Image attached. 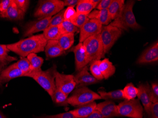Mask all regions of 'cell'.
<instances>
[{"label":"cell","instance_id":"obj_1","mask_svg":"<svg viewBox=\"0 0 158 118\" xmlns=\"http://www.w3.org/2000/svg\"><path fill=\"white\" fill-rule=\"evenodd\" d=\"M48 40L43 35H32L27 39L20 40L18 42L7 45L10 51L22 57L27 56L31 54H35L45 51Z\"/></svg>","mask_w":158,"mask_h":118},{"label":"cell","instance_id":"obj_2","mask_svg":"<svg viewBox=\"0 0 158 118\" xmlns=\"http://www.w3.org/2000/svg\"><path fill=\"white\" fill-rule=\"evenodd\" d=\"M135 1L130 0L125 3L123 10L119 16L111 22L110 25L121 30L128 31L129 28L140 29L141 26L137 22L133 12Z\"/></svg>","mask_w":158,"mask_h":118},{"label":"cell","instance_id":"obj_3","mask_svg":"<svg viewBox=\"0 0 158 118\" xmlns=\"http://www.w3.org/2000/svg\"><path fill=\"white\" fill-rule=\"evenodd\" d=\"M56 71V66L54 65L47 71L41 70L33 73L28 77L33 79L51 96L56 89L55 74Z\"/></svg>","mask_w":158,"mask_h":118},{"label":"cell","instance_id":"obj_4","mask_svg":"<svg viewBox=\"0 0 158 118\" xmlns=\"http://www.w3.org/2000/svg\"><path fill=\"white\" fill-rule=\"evenodd\" d=\"M64 3L60 0H45L39 1V5L35 12V17L38 19L48 17H52L53 15L64 9Z\"/></svg>","mask_w":158,"mask_h":118},{"label":"cell","instance_id":"obj_5","mask_svg":"<svg viewBox=\"0 0 158 118\" xmlns=\"http://www.w3.org/2000/svg\"><path fill=\"white\" fill-rule=\"evenodd\" d=\"M100 99L102 98L98 94L85 87L76 88L68 97V103L70 105L78 107Z\"/></svg>","mask_w":158,"mask_h":118},{"label":"cell","instance_id":"obj_6","mask_svg":"<svg viewBox=\"0 0 158 118\" xmlns=\"http://www.w3.org/2000/svg\"><path fill=\"white\" fill-rule=\"evenodd\" d=\"M89 63L104 57V47L100 34L89 37L83 43Z\"/></svg>","mask_w":158,"mask_h":118},{"label":"cell","instance_id":"obj_7","mask_svg":"<svg viewBox=\"0 0 158 118\" xmlns=\"http://www.w3.org/2000/svg\"><path fill=\"white\" fill-rule=\"evenodd\" d=\"M118 116L143 118V108L139 99L126 100L117 105Z\"/></svg>","mask_w":158,"mask_h":118},{"label":"cell","instance_id":"obj_8","mask_svg":"<svg viewBox=\"0 0 158 118\" xmlns=\"http://www.w3.org/2000/svg\"><path fill=\"white\" fill-rule=\"evenodd\" d=\"M123 31L111 25L103 26L100 33L105 54L108 53L118 39L121 36Z\"/></svg>","mask_w":158,"mask_h":118},{"label":"cell","instance_id":"obj_9","mask_svg":"<svg viewBox=\"0 0 158 118\" xmlns=\"http://www.w3.org/2000/svg\"><path fill=\"white\" fill-rule=\"evenodd\" d=\"M56 87L69 96L76 87L74 76L60 73L56 71L55 74Z\"/></svg>","mask_w":158,"mask_h":118},{"label":"cell","instance_id":"obj_10","mask_svg":"<svg viewBox=\"0 0 158 118\" xmlns=\"http://www.w3.org/2000/svg\"><path fill=\"white\" fill-rule=\"evenodd\" d=\"M103 26L95 19H89L83 26L80 28L79 43H83L89 37L99 34Z\"/></svg>","mask_w":158,"mask_h":118},{"label":"cell","instance_id":"obj_11","mask_svg":"<svg viewBox=\"0 0 158 118\" xmlns=\"http://www.w3.org/2000/svg\"><path fill=\"white\" fill-rule=\"evenodd\" d=\"M52 17L46 18L27 23L25 27L23 36H31L35 33L44 31L49 26L50 21Z\"/></svg>","mask_w":158,"mask_h":118},{"label":"cell","instance_id":"obj_12","mask_svg":"<svg viewBox=\"0 0 158 118\" xmlns=\"http://www.w3.org/2000/svg\"><path fill=\"white\" fill-rule=\"evenodd\" d=\"M74 79L76 83V88L96 84L99 81L89 72L87 66L80 71L74 76Z\"/></svg>","mask_w":158,"mask_h":118},{"label":"cell","instance_id":"obj_13","mask_svg":"<svg viewBox=\"0 0 158 118\" xmlns=\"http://www.w3.org/2000/svg\"><path fill=\"white\" fill-rule=\"evenodd\" d=\"M75 56V68L80 71L89 63L85 48L82 43H79L73 49Z\"/></svg>","mask_w":158,"mask_h":118},{"label":"cell","instance_id":"obj_14","mask_svg":"<svg viewBox=\"0 0 158 118\" xmlns=\"http://www.w3.org/2000/svg\"><path fill=\"white\" fill-rule=\"evenodd\" d=\"M158 61V42L156 41L150 47L145 50L136 61L139 64L151 63Z\"/></svg>","mask_w":158,"mask_h":118},{"label":"cell","instance_id":"obj_15","mask_svg":"<svg viewBox=\"0 0 158 118\" xmlns=\"http://www.w3.org/2000/svg\"><path fill=\"white\" fill-rule=\"evenodd\" d=\"M95 110L99 112L104 118H111L118 116L117 105L112 101L106 100L97 104Z\"/></svg>","mask_w":158,"mask_h":118},{"label":"cell","instance_id":"obj_16","mask_svg":"<svg viewBox=\"0 0 158 118\" xmlns=\"http://www.w3.org/2000/svg\"><path fill=\"white\" fill-rule=\"evenodd\" d=\"M138 96L139 101H141L143 106H144L145 111H147L152 104V102L151 87L148 83L141 84L138 88Z\"/></svg>","mask_w":158,"mask_h":118},{"label":"cell","instance_id":"obj_17","mask_svg":"<svg viewBox=\"0 0 158 118\" xmlns=\"http://www.w3.org/2000/svg\"><path fill=\"white\" fill-rule=\"evenodd\" d=\"M20 77H25V74L12 64L3 70L0 74V83L2 85L12 79Z\"/></svg>","mask_w":158,"mask_h":118},{"label":"cell","instance_id":"obj_18","mask_svg":"<svg viewBox=\"0 0 158 118\" xmlns=\"http://www.w3.org/2000/svg\"><path fill=\"white\" fill-rule=\"evenodd\" d=\"M97 104L95 101L78 106L76 109L70 111L76 118H83L91 114L95 110Z\"/></svg>","mask_w":158,"mask_h":118},{"label":"cell","instance_id":"obj_19","mask_svg":"<svg viewBox=\"0 0 158 118\" xmlns=\"http://www.w3.org/2000/svg\"><path fill=\"white\" fill-rule=\"evenodd\" d=\"M45 51L46 56L49 58L60 56L65 52L61 48L57 40H48Z\"/></svg>","mask_w":158,"mask_h":118},{"label":"cell","instance_id":"obj_20","mask_svg":"<svg viewBox=\"0 0 158 118\" xmlns=\"http://www.w3.org/2000/svg\"><path fill=\"white\" fill-rule=\"evenodd\" d=\"M88 18L89 19H96L102 26L109 25L112 21L107 9L102 10L95 9L89 14Z\"/></svg>","mask_w":158,"mask_h":118},{"label":"cell","instance_id":"obj_21","mask_svg":"<svg viewBox=\"0 0 158 118\" xmlns=\"http://www.w3.org/2000/svg\"><path fill=\"white\" fill-rule=\"evenodd\" d=\"M24 12L19 8L14 0H11L3 18L10 20H21L24 18Z\"/></svg>","mask_w":158,"mask_h":118},{"label":"cell","instance_id":"obj_22","mask_svg":"<svg viewBox=\"0 0 158 118\" xmlns=\"http://www.w3.org/2000/svg\"><path fill=\"white\" fill-rule=\"evenodd\" d=\"M99 68L104 79H107L114 74L116 72V68L109 59L99 60Z\"/></svg>","mask_w":158,"mask_h":118},{"label":"cell","instance_id":"obj_23","mask_svg":"<svg viewBox=\"0 0 158 118\" xmlns=\"http://www.w3.org/2000/svg\"><path fill=\"white\" fill-rule=\"evenodd\" d=\"M125 5L124 0H112L107 9L111 20L118 18L121 13Z\"/></svg>","mask_w":158,"mask_h":118},{"label":"cell","instance_id":"obj_24","mask_svg":"<svg viewBox=\"0 0 158 118\" xmlns=\"http://www.w3.org/2000/svg\"><path fill=\"white\" fill-rule=\"evenodd\" d=\"M27 58L31 64V72L27 75V77H28L31 74L42 70L41 66L44 60L42 58L38 56L36 54L34 53L28 55Z\"/></svg>","mask_w":158,"mask_h":118},{"label":"cell","instance_id":"obj_25","mask_svg":"<svg viewBox=\"0 0 158 118\" xmlns=\"http://www.w3.org/2000/svg\"><path fill=\"white\" fill-rule=\"evenodd\" d=\"M57 41L61 48L64 51H65L70 49L73 45L74 34L73 33H70L61 35Z\"/></svg>","mask_w":158,"mask_h":118},{"label":"cell","instance_id":"obj_26","mask_svg":"<svg viewBox=\"0 0 158 118\" xmlns=\"http://www.w3.org/2000/svg\"><path fill=\"white\" fill-rule=\"evenodd\" d=\"M95 8V6L90 2V0H80L76 6V11L77 13L88 15Z\"/></svg>","mask_w":158,"mask_h":118},{"label":"cell","instance_id":"obj_27","mask_svg":"<svg viewBox=\"0 0 158 118\" xmlns=\"http://www.w3.org/2000/svg\"><path fill=\"white\" fill-rule=\"evenodd\" d=\"M98 93L102 99L106 100L113 101V100H122L124 99L123 90L121 89L109 92L104 91H98Z\"/></svg>","mask_w":158,"mask_h":118},{"label":"cell","instance_id":"obj_28","mask_svg":"<svg viewBox=\"0 0 158 118\" xmlns=\"http://www.w3.org/2000/svg\"><path fill=\"white\" fill-rule=\"evenodd\" d=\"M43 35L47 40H58L61 35L59 26H48Z\"/></svg>","mask_w":158,"mask_h":118},{"label":"cell","instance_id":"obj_29","mask_svg":"<svg viewBox=\"0 0 158 118\" xmlns=\"http://www.w3.org/2000/svg\"><path fill=\"white\" fill-rule=\"evenodd\" d=\"M53 102L60 106L68 105V96L56 87L53 95L51 96Z\"/></svg>","mask_w":158,"mask_h":118},{"label":"cell","instance_id":"obj_30","mask_svg":"<svg viewBox=\"0 0 158 118\" xmlns=\"http://www.w3.org/2000/svg\"><path fill=\"white\" fill-rule=\"evenodd\" d=\"M138 92V88L136 87L132 83H129L126 85L123 90L124 98L126 100L135 99L137 96Z\"/></svg>","mask_w":158,"mask_h":118},{"label":"cell","instance_id":"obj_31","mask_svg":"<svg viewBox=\"0 0 158 118\" xmlns=\"http://www.w3.org/2000/svg\"><path fill=\"white\" fill-rule=\"evenodd\" d=\"M58 26L61 35L64 34H74V33L79 31V28L74 26L71 21L68 20H64Z\"/></svg>","mask_w":158,"mask_h":118},{"label":"cell","instance_id":"obj_32","mask_svg":"<svg viewBox=\"0 0 158 118\" xmlns=\"http://www.w3.org/2000/svg\"><path fill=\"white\" fill-rule=\"evenodd\" d=\"M13 64L24 73L25 77H27V75L31 72V64L27 58L23 57Z\"/></svg>","mask_w":158,"mask_h":118},{"label":"cell","instance_id":"obj_33","mask_svg":"<svg viewBox=\"0 0 158 118\" xmlns=\"http://www.w3.org/2000/svg\"><path fill=\"white\" fill-rule=\"evenodd\" d=\"M89 19L87 15L77 13L75 17L70 21L74 26L80 28L87 22Z\"/></svg>","mask_w":158,"mask_h":118},{"label":"cell","instance_id":"obj_34","mask_svg":"<svg viewBox=\"0 0 158 118\" xmlns=\"http://www.w3.org/2000/svg\"><path fill=\"white\" fill-rule=\"evenodd\" d=\"M99 60L93 61L90 63L89 70L91 73V75L98 81L103 79L104 78L102 75L99 68Z\"/></svg>","mask_w":158,"mask_h":118},{"label":"cell","instance_id":"obj_35","mask_svg":"<svg viewBox=\"0 0 158 118\" xmlns=\"http://www.w3.org/2000/svg\"><path fill=\"white\" fill-rule=\"evenodd\" d=\"M65 9H63L51 18L49 26H58L64 20V13Z\"/></svg>","mask_w":158,"mask_h":118},{"label":"cell","instance_id":"obj_36","mask_svg":"<svg viewBox=\"0 0 158 118\" xmlns=\"http://www.w3.org/2000/svg\"><path fill=\"white\" fill-rule=\"evenodd\" d=\"M145 112L149 118H158V102L152 103L149 109Z\"/></svg>","mask_w":158,"mask_h":118},{"label":"cell","instance_id":"obj_37","mask_svg":"<svg viewBox=\"0 0 158 118\" xmlns=\"http://www.w3.org/2000/svg\"><path fill=\"white\" fill-rule=\"evenodd\" d=\"M17 60L16 58L14 57L7 56L5 57L0 56V74L4 70L5 66L9 63L10 62L15 61Z\"/></svg>","mask_w":158,"mask_h":118},{"label":"cell","instance_id":"obj_38","mask_svg":"<svg viewBox=\"0 0 158 118\" xmlns=\"http://www.w3.org/2000/svg\"><path fill=\"white\" fill-rule=\"evenodd\" d=\"M37 118H76L71 113V112H64L53 115H45L37 117Z\"/></svg>","mask_w":158,"mask_h":118},{"label":"cell","instance_id":"obj_39","mask_svg":"<svg viewBox=\"0 0 158 118\" xmlns=\"http://www.w3.org/2000/svg\"><path fill=\"white\" fill-rule=\"evenodd\" d=\"M76 10L72 7H67L66 9H65L64 13V20L71 21L76 15Z\"/></svg>","mask_w":158,"mask_h":118},{"label":"cell","instance_id":"obj_40","mask_svg":"<svg viewBox=\"0 0 158 118\" xmlns=\"http://www.w3.org/2000/svg\"><path fill=\"white\" fill-rule=\"evenodd\" d=\"M152 102V103L158 102V84L157 83H153L152 84L151 87Z\"/></svg>","mask_w":158,"mask_h":118},{"label":"cell","instance_id":"obj_41","mask_svg":"<svg viewBox=\"0 0 158 118\" xmlns=\"http://www.w3.org/2000/svg\"><path fill=\"white\" fill-rule=\"evenodd\" d=\"M11 0H2L0 1V16L3 18L8 8Z\"/></svg>","mask_w":158,"mask_h":118},{"label":"cell","instance_id":"obj_42","mask_svg":"<svg viewBox=\"0 0 158 118\" xmlns=\"http://www.w3.org/2000/svg\"><path fill=\"white\" fill-rule=\"evenodd\" d=\"M16 4L17 5L19 8L23 11L24 13L26 12L30 4V1L27 0H14Z\"/></svg>","mask_w":158,"mask_h":118},{"label":"cell","instance_id":"obj_43","mask_svg":"<svg viewBox=\"0 0 158 118\" xmlns=\"http://www.w3.org/2000/svg\"><path fill=\"white\" fill-rule=\"evenodd\" d=\"M112 0H102L100 1L96 8L98 10L108 9L111 3Z\"/></svg>","mask_w":158,"mask_h":118},{"label":"cell","instance_id":"obj_44","mask_svg":"<svg viewBox=\"0 0 158 118\" xmlns=\"http://www.w3.org/2000/svg\"><path fill=\"white\" fill-rule=\"evenodd\" d=\"M64 6L68 7H72L74 8L78 5L80 0H65L64 1Z\"/></svg>","mask_w":158,"mask_h":118},{"label":"cell","instance_id":"obj_45","mask_svg":"<svg viewBox=\"0 0 158 118\" xmlns=\"http://www.w3.org/2000/svg\"><path fill=\"white\" fill-rule=\"evenodd\" d=\"M10 50L7 48V45H0V56L5 57L8 55Z\"/></svg>","mask_w":158,"mask_h":118},{"label":"cell","instance_id":"obj_46","mask_svg":"<svg viewBox=\"0 0 158 118\" xmlns=\"http://www.w3.org/2000/svg\"><path fill=\"white\" fill-rule=\"evenodd\" d=\"M83 118H104L101 113L97 110H95L91 114Z\"/></svg>","mask_w":158,"mask_h":118},{"label":"cell","instance_id":"obj_47","mask_svg":"<svg viewBox=\"0 0 158 118\" xmlns=\"http://www.w3.org/2000/svg\"><path fill=\"white\" fill-rule=\"evenodd\" d=\"M0 118H6L5 117V116L1 113V112H0Z\"/></svg>","mask_w":158,"mask_h":118},{"label":"cell","instance_id":"obj_48","mask_svg":"<svg viewBox=\"0 0 158 118\" xmlns=\"http://www.w3.org/2000/svg\"><path fill=\"white\" fill-rule=\"evenodd\" d=\"M1 85H2L1 83H0V86H1Z\"/></svg>","mask_w":158,"mask_h":118}]
</instances>
